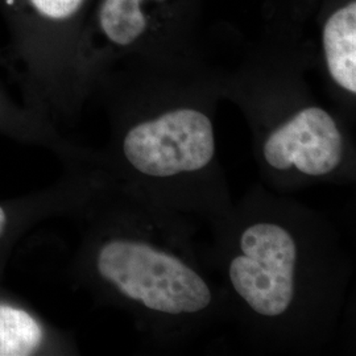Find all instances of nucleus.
Instances as JSON below:
<instances>
[{"mask_svg":"<svg viewBox=\"0 0 356 356\" xmlns=\"http://www.w3.org/2000/svg\"><path fill=\"white\" fill-rule=\"evenodd\" d=\"M122 149L128 164L144 176L197 172L214 159V127L204 113L178 108L129 128Z\"/></svg>","mask_w":356,"mask_h":356,"instance_id":"7ed1b4c3","label":"nucleus"},{"mask_svg":"<svg viewBox=\"0 0 356 356\" xmlns=\"http://www.w3.org/2000/svg\"><path fill=\"white\" fill-rule=\"evenodd\" d=\"M239 245L229 267L234 291L256 314L281 317L296 294L298 251L292 234L277 223L259 222L243 231Z\"/></svg>","mask_w":356,"mask_h":356,"instance_id":"f03ea898","label":"nucleus"},{"mask_svg":"<svg viewBox=\"0 0 356 356\" xmlns=\"http://www.w3.org/2000/svg\"><path fill=\"white\" fill-rule=\"evenodd\" d=\"M45 342V329L24 307L0 302V356L36 354Z\"/></svg>","mask_w":356,"mask_h":356,"instance_id":"423d86ee","label":"nucleus"},{"mask_svg":"<svg viewBox=\"0 0 356 356\" xmlns=\"http://www.w3.org/2000/svg\"><path fill=\"white\" fill-rule=\"evenodd\" d=\"M36 13L49 20H65L81 8L83 0H28Z\"/></svg>","mask_w":356,"mask_h":356,"instance_id":"6e6552de","label":"nucleus"},{"mask_svg":"<svg viewBox=\"0 0 356 356\" xmlns=\"http://www.w3.org/2000/svg\"><path fill=\"white\" fill-rule=\"evenodd\" d=\"M95 269L122 296L156 313L195 314L213 302L211 289L198 272L141 241L114 238L103 243Z\"/></svg>","mask_w":356,"mask_h":356,"instance_id":"f257e3e1","label":"nucleus"},{"mask_svg":"<svg viewBox=\"0 0 356 356\" xmlns=\"http://www.w3.org/2000/svg\"><path fill=\"white\" fill-rule=\"evenodd\" d=\"M143 0H102L99 26L104 36L115 45L128 47L140 38L147 28L141 11Z\"/></svg>","mask_w":356,"mask_h":356,"instance_id":"0eeeda50","label":"nucleus"},{"mask_svg":"<svg viewBox=\"0 0 356 356\" xmlns=\"http://www.w3.org/2000/svg\"><path fill=\"white\" fill-rule=\"evenodd\" d=\"M263 156L276 170L296 168L306 176H326L342 163L343 138L327 111L306 107L268 135Z\"/></svg>","mask_w":356,"mask_h":356,"instance_id":"20e7f679","label":"nucleus"},{"mask_svg":"<svg viewBox=\"0 0 356 356\" xmlns=\"http://www.w3.org/2000/svg\"><path fill=\"white\" fill-rule=\"evenodd\" d=\"M10 225V216L7 210L0 204V239L3 238V235L6 234V231L8 229Z\"/></svg>","mask_w":356,"mask_h":356,"instance_id":"1a4fd4ad","label":"nucleus"},{"mask_svg":"<svg viewBox=\"0 0 356 356\" xmlns=\"http://www.w3.org/2000/svg\"><path fill=\"white\" fill-rule=\"evenodd\" d=\"M323 51L327 70L338 86L356 92V1L331 15L323 28Z\"/></svg>","mask_w":356,"mask_h":356,"instance_id":"39448f33","label":"nucleus"}]
</instances>
